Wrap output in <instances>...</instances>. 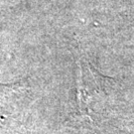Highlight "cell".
<instances>
[{
    "mask_svg": "<svg viewBox=\"0 0 134 134\" xmlns=\"http://www.w3.org/2000/svg\"><path fill=\"white\" fill-rule=\"evenodd\" d=\"M107 77H103L88 60L79 62L77 77V103L81 112L88 114L91 104L97 102L105 93Z\"/></svg>",
    "mask_w": 134,
    "mask_h": 134,
    "instance_id": "cell-1",
    "label": "cell"
}]
</instances>
